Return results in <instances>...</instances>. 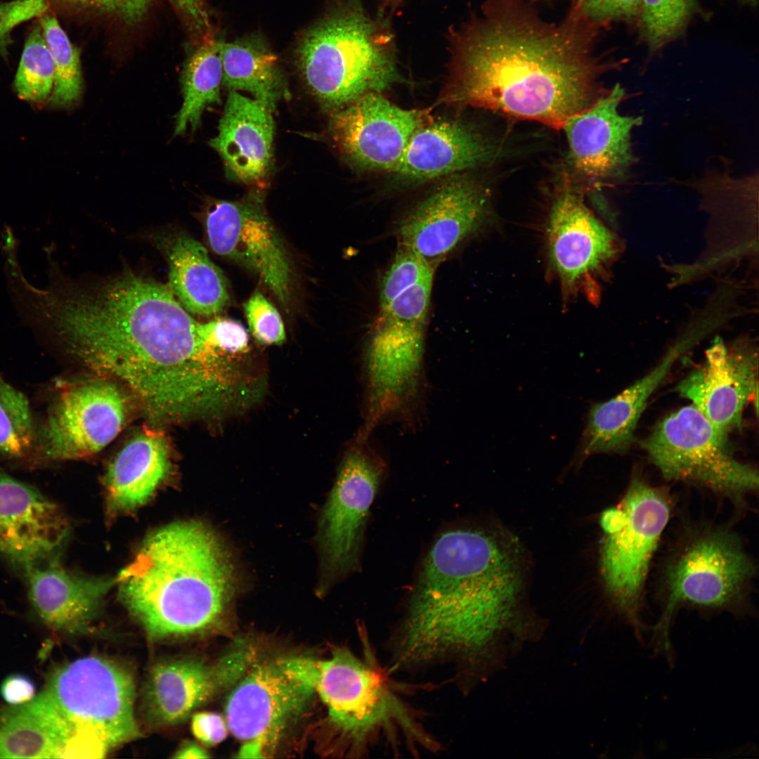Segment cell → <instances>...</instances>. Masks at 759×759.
Wrapping results in <instances>:
<instances>
[{
  "mask_svg": "<svg viewBox=\"0 0 759 759\" xmlns=\"http://www.w3.org/2000/svg\"><path fill=\"white\" fill-rule=\"evenodd\" d=\"M597 26L573 9L554 24L523 0H487L441 100L562 129L604 91L599 79L614 67L594 53Z\"/></svg>",
  "mask_w": 759,
  "mask_h": 759,
  "instance_id": "1",
  "label": "cell"
},
{
  "mask_svg": "<svg viewBox=\"0 0 759 759\" xmlns=\"http://www.w3.org/2000/svg\"><path fill=\"white\" fill-rule=\"evenodd\" d=\"M520 585L518 558L505 540L475 528L443 532L422 561L394 636L396 664L412 669L462 656Z\"/></svg>",
  "mask_w": 759,
  "mask_h": 759,
  "instance_id": "2",
  "label": "cell"
},
{
  "mask_svg": "<svg viewBox=\"0 0 759 759\" xmlns=\"http://www.w3.org/2000/svg\"><path fill=\"white\" fill-rule=\"evenodd\" d=\"M115 581L124 606L146 634L163 639L213 625L232 598L238 577L219 536L190 520L148 536Z\"/></svg>",
  "mask_w": 759,
  "mask_h": 759,
  "instance_id": "3",
  "label": "cell"
},
{
  "mask_svg": "<svg viewBox=\"0 0 759 759\" xmlns=\"http://www.w3.org/2000/svg\"><path fill=\"white\" fill-rule=\"evenodd\" d=\"M306 666L314 692L349 753L361 756L382 743L391 749L406 744L410 751L437 747L370 663L338 648L326 659L306 658Z\"/></svg>",
  "mask_w": 759,
  "mask_h": 759,
  "instance_id": "4",
  "label": "cell"
},
{
  "mask_svg": "<svg viewBox=\"0 0 759 759\" xmlns=\"http://www.w3.org/2000/svg\"><path fill=\"white\" fill-rule=\"evenodd\" d=\"M46 691L64 726L65 758H103L139 736L134 679L110 660L88 656L66 663Z\"/></svg>",
  "mask_w": 759,
  "mask_h": 759,
  "instance_id": "5",
  "label": "cell"
},
{
  "mask_svg": "<svg viewBox=\"0 0 759 759\" xmlns=\"http://www.w3.org/2000/svg\"><path fill=\"white\" fill-rule=\"evenodd\" d=\"M297 58L310 90L336 110L365 94L381 93L396 79L382 36L357 10L337 13L310 29L299 43Z\"/></svg>",
  "mask_w": 759,
  "mask_h": 759,
  "instance_id": "6",
  "label": "cell"
},
{
  "mask_svg": "<svg viewBox=\"0 0 759 759\" xmlns=\"http://www.w3.org/2000/svg\"><path fill=\"white\" fill-rule=\"evenodd\" d=\"M753 565L738 540L725 531H711L689 542L668 565L659 618L651 630L652 652L675 662L670 631L677 610L748 614V583Z\"/></svg>",
  "mask_w": 759,
  "mask_h": 759,
  "instance_id": "7",
  "label": "cell"
},
{
  "mask_svg": "<svg viewBox=\"0 0 759 759\" xmlns=\"http://www.w3.org/2000/svg\"><path fill=\"white\" fill-rule=\"evenodd\" d=\"M670 513L662 492L635 478L621 505L606 510L600 518L603 581L614 607L641 642L646 632L642 617L644 580Z\"/></svg>",
  "mask_w": 759,
  "mask_h": 759,
  "instance_id": "8",
  "label": "cell"
},
{
  "mask_svg": "<svg viewBox=\"0 0 759 759\" xmlns=\"http://www.w3.org/2000/svg\"><path fill=\"white\" fill-rule=\"evenodd\" d=\"M642 446L668 479L696 484L735 499L758 488L757 471L734 458L727 434L692 404L657 423Z\"/></svg>",
  "mask_w": 759,
  "mask_h": 759,
  "instance_id": "9",
  "label": "cell"
},
{
  "mask_svg": "<svg viewBox=\"0 0 759 759\" xmlns=\"http://www.w3.org/2000/svg\"><path fill=\"white\" fill-rule=\"evenodd\" d=\"M314 693L306 657L252 664L226 705L228 728L242 742L240 757H264Z\"/></svg>",
  "mask_w": 759,
  "mask_h": 759,
  "instance_id": "10",
  "label": "cell"
},
{
  "mask_svg": "<svg viewBox=\"0 0 759 759\" xmlns=\"http://www.w3.org/2000/svg\"><path fill=\"white\" fill-rule=\"evenodd\" d=\"M370 436L360 430L351 442L321 515L319 540L330 583L360 567L369 511L386 476Z\"/></svg>",
  "mask_w": 759,
  "mask_h": 759,
  "instance_id": "11",
  "label": "cell"
},
{
  "mask_svg": "<svg viewBox=\"0 0 759 759\" xmlns=\"http://www.w3.org/2000/svg\"><path fill=\"white\" fill-rule=\"evenodd\" d=\"M56 387L44 420L37 427L36 456L51 461L89 457L123 428L128 401L115 382L100 377Z\"/></svg>",
  "mask_w": 759,
  "mask_h": 759,
  "instance_id": "12",
  "label": "cell"
},
{
  "mask_svg": "<svg viewBox=\"0 0 759 759\" xmlns=\"http://www.w3.org/2000/svg\"><path fill=\"white\" fill-rule=\"evenodd\" d=\"M625 97V90L616 84L562 129L567 142L563 176L585 193L625 180L635 162L631 132L642 117L619 112Z\"/></svg>",
  "mask_w": 759,
  "mask_h": 759,
  "instance_id": "13",
  "label": "cell"
},
{
  "mask_svg": "<svg viewBox=\"0 0 759 759\" xmlns=\"http://www.w3.org/2000/svg\"><path fill=\"white\" fill-rule=\"evenodd\" d=\"M585 192L563 177L545 227L549 264L564 298H594L596 278L614 257L617 240L585 202Z\"/></svg>",
  "mask_w": 759,
  "mask_h": 759,
  "instance_id": "14",
  "label": "cell"
},
{
  "mask_svg": "<svg viewBox=\"0 0 759 759\" xmlns=\"http://www.w3.org/2000/svg\"><path fill=\"white\" fill-rule=\"evenodd\" d=\"M261 191L256 189L237 201L216 202L206 218L209 242L216 254L257 275L287 306L292 292L291 264L266 212Z\"/></svg>",
  "mask_w": 759,
  "mask_h": 759,
  "instance_id": "15",
  "label": "cell"
},
{
  "mask_svg": "<svg viewBox=\"0 0 759 759\" xmlns=\"http://www.w3.org/2000/svg\"><path fill=\"white\" fill-rule=\"evenodd\" d=\"M491 193L484 183L458 176L441 185L401 221L399 244L433 268L479 231L490 210Z\"/></svg>",
  "mask_w": 759,
  "mask_h": 759,
  "instance_id": "16",
  "label": "cell"
},
{
  "mask_svg": "<svg viewBox=\"0 0 759 759\" xmlns=\"http://www.w3.org/2000/svg\"><path fill=\"white\" fill-rule=\"evenodd\" d=\"M429 119L427 112L402 108L380 93H369L337 110L330 130L355 165L392 172L413 133Z\"/></svg>",
  "mask_w": 759,
  "mask_h": 759,
  "instance_id": "17",
  "label": "cell"
},
{
  "mask_svg": "<svg viewBox=\"0 0 759 759\" xmlns=\"http://www.w3.org/2000/svg\"><path fill=\"white\" fill-rule=\"evenodd\" d=\"M60 508L0 466V554L22 573L56 559L69 534Z\"/></svg>",
  "mask_w": 759,
  "mask_h": 759,
  "instance_id": "18",
  "label": "cell"
},
{
  "mask_svg": "<svg viewBox=\"0 0 759 759\" xmlns=\"http://www.w3.org/2000/svg\"><path fill=\"white\" fill-rule=\"evenodd\" d=\"M252 651L241 646L212 665L193 659L156 664L143 691L146 719L157 726L184 720L216 692L237 682L252 665Z\"/></svg>",
  "mask_w": 759,
  "mask_h": 759,
  "instance_id": "19",
  "label": "cell"
},
{
  "mask_svg": "<svg viewBox=\"0 0 759 759\" xmlns=\"http://www.w3.org/2000/svg\"><path fill=\"white\" fill-rule=\"evenodd\" d=\"M757 353L745 347L726 346L720 339L708 348L706 360L677 389L713 424L726 434L741 427L744 408L758 389Z\"/></svg>",
  "mask_w": 759,
  "mask_h": 759,
  "instance_id": "20",
  "label": "cell"
},
{
  "mask_svg": "<svg viewBox=\"0 0 759 759\" xmlns=\"http://www.w3.org/2000/svg\"><path fill=\"white\" fill-rule=\"evenodd\" d=\"M500 145L472 126L429 119L410 137L392 171L410 181H424L489 164Z\"/></svg>",
  "mask_w": 759,
  "mask_h": 759,
  "instance_id": "21",
  "label": "cell"
},
{
  "mask_svg": "<svg viewBox=\"0 0 759 759\" xmlns=\"http://www.w3.org/2000/svg\"><path fill=\"white\" fill-rule=\"evenodd\" d=\"M274 129L271 112L231 91L218 133L209 143L221 156L230 179L263 190L272 168Z\"/></svg>",
  "mask_w": 759,
  "mask_h": 759,
  "instance_id": "22",
  "label": "cell"
},
{
  "mask_svg": "<svg viewBox=\"0 0 759 759\" xmlns=\"http://www.w3.org/2000/svg\"><path fill=\"white\" fill-rule=\"evenodd\" d=\"M23 574L30 602L38 617L52 630L70 634L89 628L115 581L77 575L60 565L56 558Z\"/></svg>",
  "mask_w": 759,
  "mask_h": 759,
  "instance_id": "23",
  "label": "cell"
},
{
  "mask_svg": "<svg viewBox=\"0 0 759 759\" xmlns=\"http://www.w3.org/2000/svg\"><path fill=\"white\" fill-rule=\"evenodd\" d=\"M155 241L168 261L169 287L181 305L205 317L221 313L229 302L228 285L205 247L181 232L157 235Z\"/></svg>",
  "mask_w": 759,
  "mask_h": 759,
  "instance_id": "24",
  "label": "cell"
},
{
  "mask_svg": "<svg viewBox=\"0 0 759 759\" xmlns=\"http://www.w3.org/2000/svg\"><path fill=\"white\" fill-rule=\"evenodd\" d=\"M170 467L169 446L162 434L145 430L136 436L108 469L105 484L110 509L127 512L146 503Z\"/></svg>",
  "mask_w": 759,
  "mask_h": 759,
  "instance_id": "25",
  "label": "cell"
},
{
  "mask_svg": "<svg viewBox=\"0 0 759 759\" xmlns=\"http://www.w3.org/2000/svg\"><path fill=\"white\" fill-rule=\"evenodd\" d=\"M66 735L58 708L45 690L0 713V758H64Z\"/></svg>",
  "mask_w": 759,
  "mask_h": 759,
  "instance_id": "26",
  "label": "cell"
},
{
  "mask_svg": "<svg viewBox=\"0 0 759 759\" xmlns=\"http://www.w3.org/2000/svg\"><path fill=\"white\" fill-rule=\"evenodd\" d=\"M222 85L230 91H246L273 112L286 95L276 56L262 41L244 39L223 42Z\"/></svg>",
  "mask_w": 759,
  "mask_h": 759,
  "instance_id": "27",
  "label": "cell"
},
{
  "mask_svg": "<svg viewBox=\"0 0 759 759\" xmlns=\"http://www.w3.org/2000/svg\"><path fill=\"white\" fill-rule=\"evenodd\" d=\"M222 43L208 38L186 61L181 79L183 104L176 116L174 135L189 129L195 130L205 110L221 103Z\"/></svg>",
  "mask_w": 759,
  "mask_h": 759,
  "instance_id": "28",
  "label": "cell"
},
{
  "mask_svg": "<svg viewBox=\"0 0 759 759\" xmlns=\"http://www.w3.org/2000/svg\"><path fill=\"white\" fill-rule=\"evenodd\" d=\"M37 426L27 397L0 375V454L22 460L36 456Z\"/></svg>",
  "mask_w": 759,
  "mask_h": 759,
  "instance_id": "29",
  "label": "cell"
},
{
  "mask_svg": "<svg viewBox=\"0 0 759 759\" xmlns=\"http://www.w3.org/2000/svg\"><path fill=\"white\" fill-rule=\"evenodd\" d=\"M45 39L51 51L55 68V79L50 102L56 106H66L76 101L82 88L79 51L73 46L60 25L50 13L39 18Z\"/></svg>",
  "mask_w": 759,
  "mask_h": 759,
  "instance_id": "30",
  "label": "cell"
},
{
  "mask_svg": "<svg viewBox=\"0 0 759 759\" xmlns=\"http://www.w3.org/2000/svg\"><path fill=\"white\" fill-rule=\"evenodd\" d=\"M54 79L53 58L38 22L25 41L14 81L15 89L21 99L41 101L51 93Z\"/></svg>",
  "mask_w": 759,
  "mask_h": 759,
  "instance_id": "31",
  "label": "cell"
},
{
  "mask_svg": "<svg viewBox=\"0 0 759 759\" xmlns=\"http://www.w3.org/2000/svg\"><path fill=\"white\" fill-rule=\"evenodd\" d=\"M695 0H641V20L647 42L656 50L675 37L692 14Z\"/></svg>",
  "mask_w": 759,
  "mask_h": 759,
  "instance_id": "32",
  "label": "cell"
},
{
  "mask_svg": "<svg viewBox=\"0 0 759 759\" xmlns=\"http://www.w3.org/2000/svg\"><path fill=\"white\" fill-rule=\"evenodd\" d=\"M434 270L413 249L399 244L393 262L382 280L380 309L385 307L406 288L424 279L434 278Z\"/></svg>",
  "mask_w": 759,
  "mask_h": 759,
  "instance_id": "33",
  "label": "cell"
},
{
  "mask_svg": "<svg viewBox=\"0 0 759 759\" xmlns=\"http://www.w3.org/2000/svg\"><path fill=\"white\" fill-rule=\"evenodd\" d=\"M244 310L249 329L259 344L280 345L285 341V330L279 312L260 292H255L245 303Z\"/></svg>",
  "mask_w": 759,
  "mask_h": 759,
  "instance_id": "34",
  "label": "cell"
},
{
  "mask_svg": "<svg viewBox=\"0 0 759 759\" xmlns=\"http://www.w3.org/2000/svg\"><path fill=\"white\" fill-rule=\"evenodd\" d=\"M198 330L201 337L215 348L234 353L251 351L248 333L236 320L219 318L199 323Z\"/></svg>",
  "mask_w": 759,
  "mask_h": 759,
  "instance_id": "35",
  "label": "cell"
},
{
  "mask_svg": "<svg viewBox=\"0 0 759 759\" xmlns=\"http://www.w3.org/2000/svg\"><path fill=\"white\" fill-rule=\"evenodd\" d=\"M67 7L89 10L115 17L128 24L140 22L154 0H53Z\"/></svg>",
  "mask_w": 759,
  "mask_h": 759,
  "instance_id": "36",
  "label": "cell"
},
{
  "mask_svg": "<svg viewBox=\"0 0 759 759\" xmlns=\"http://www.w3.org/2000/svg\"><path fill=\"white\" fill-rule=\"evenodd\" d=\"M49 0H14L0 3V53L11 44L13 30L23 22L46 13Z\"/></svg>",
  "mask_w": 759,
  "mask_h": 759,
  "instance_id": "37",
  "label": "cell"
},
{
  "mask_svg": "<svg viewBox=\"0 0 759 759\" xmlns=\"http://www.w3.org/2000/svg\"><path fill=\"white\" fill-rule=\"evenodd\" d=\"M572 8L584 19L598 25L638 15L641 0H575Z\"/></svg>",
  "mask_w": 759,
  "mask_h": 759,
  "instance_id": "38",
  "label": "cell"
},
{
  "mask_svg": "<svg viewBox=\"0 0 759 759\" xmlns=\"http://www.w3.org/2000/svg\"><path fill=\"white\" fill-rule=\"evenodd\" d=\"M228 729L226 720L214 713H197L192 718L193 734L198 740L207 745L221 742L227 735Z\"/></svg>",
  "mask_w": 759,
  "mask_h": 759,
  "instance_id": "39",
  "label": "cell"
},
{
  "mask_svg": "<svg viewBox=\"0 0 759 759\" xmlns=\"http://www.w3.org/2000/svg\"><path fill=\"white\" fill-rule=\"evenodd\" d=\"M0 692L7 703L18 705L34 698L35 687L33 682L27 676L14 674L8 676L2 682Z\"/></svg>",
  "mask_w": 759,
  "mask_h": 759,
  "instance_id": "40",
  "label": "cell"
},
{
  "mask_svg": "<svg viewBox=\"0 0 759 759\" xmlns=\"http://www.w3.org/2000/svg\"><path fill=\"white\" fill-rule=\"evenodd\" d=\"M179 10L193 22L199 25L207 23V15L203 9L202 0H174Z\"/></svg>",
  "mask_w": 759,
  "mask_h": 759,
  "instance_id": "41",
  "label": "cell"
},
{
  "mask_svg": "<svg viewBox=\"0 0 759 759\" xmlns=\"http://www.w3.org/2000/svg\"><path fill=\"white\" fill-rule=\"evenodd\" d=\"M207 753L198 745L193 743H186L175 753V758H207Z\"/></svg>",
  "mask_w": 759,
  "mask_h": 759,
  "instance_id": "42",
  "label": "cell"
}]
</instances>
